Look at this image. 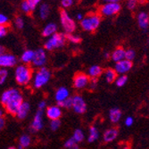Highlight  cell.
Instances as JSON below:
<instances>
[{
  "instance_id": "1",
  "label": "cell",
  "mask_w": 149,
  "mask_h": 149,
  "mask_svg": "<svg viewBox=\"0 0 149 149\" xmlns=\"http://www.w3.org/2000/svg\"><path fill=\"white\" fill-rule=\"evenodd\" d=\"M0 101L9 114L15 116L18 107L23 101V97L18 89L9 88L3 92Z\"/></svg>"
},
{
  "instance_id": "2",
  "label": "cell",
  "mask_w": 149,
  "mask_h": 149,
  "mask_svg": "<svg viewBox=\"0 0 149 149\" xmlns=\"http://www.w3.org/2000/svg\"><path fill=\"white\" fill-rule=\"evenodd\" d=\"M15 78L19 85H28L32 79V69L28 64L23 63L22 65H18L15 71Z\"/></svg>"
},
{
  "instance_id": "3",
  "label": "cell",
  "mask_w": 149,
  "mask_h": 149,
  "mask_svg": "<svg viewBox=\"0 0 149 149\" xmlns=\"http://www.w3.org/2000/svg\"><path fill=\"white\" fill-rule=\"evenodd\" d=\"M101 23V16L98 13H91L80 20V27L85 31L93 32L97 31Z\"/></svg>"
},
{
  "instance_id": "4",
  "label": "cell",
  "mask_w": 149,
  "mask_h": 149,
  "mask_svg": "<svg viewBox=\"0 0 149 149\" xmlns=\"http://www.w3.org/2000/svg\"><path fill=\"white\" fill-rule=\"evenodd\" d=\"M51 75H52L51 72L47 68H46L45 66L40 67L36 72L32 79L33 87L37 89L43 88L49 82V80L51 79Z\"/></svg>"
},
{
  "instance_id": "5",
  "label": "cell",
  "mask_w": 149,
  "mask_h": 149,
  "mask_svg": "<svg viewBox=\"0 0 149 149\" xmlns=\"http://www.w3.org/2000/svg\"><path fill=\"white\" fill-rule=\"evenodd\" d=\"M47 40V42L45 43L44 48L48 51H52L56 48H61L64 47L66 43V37L65 34L61 33V32H56L50 37Z\"/></svg>"
},
{
  "instance_id": "6",
  "label": "cell",
  "mask_w": 149,
  "mask_h": 149,
  "mask_svg": "<svg viewBox=\"0 0 149 149\" xmlns=\"http://www.w3.org/2000/svg\"><path fill=\"white\" fill-rule=\"evenodd\" d=\"M60 22L63 29L66 34L73 33L76 30V22L70 16L69 13L65 9H62L60 11Z\"/></svg>"
},
{
  "instance_id": "7",
  "label": "cell",
  "mask_w": 149,
  "mask_h": 149,
  "mask_svg": "<svg viewBox=\"0 0 149 149\" xmlns=\"http://www.w3.org/2000/svg\"><path fill=\"white\" fill-rule=\"evenodd\" d=\"M121 6L120 3H104L100 7V15L104 16H113L120 13Z\"/></svg>"
},
{
  "instance_id": "8",
  "label": "cell",
  "mask_w": 149,
  "mask_h": 149,
  "mask_svg": "<svg viewBox=\"0 0 149 149\" xmlns=\"http://www.w3.org/2000/svg\"><path fill=\"white\" fill-rule=\"evenodd\" d=\"M47 61V56L45 48H38L34 51V56L32 59V65L36 68H40V67L45 66Z\"/></svg>"
},
{
  "instance_id": "9",
  "label": "cell",
  "mask_w": 149,
  "mask_h": 149,
  "mask_svg": "<svg viewBox=\"0 0 149 149\" xmlns=\"http://www.w3.org/2000/svg\"><path fill=\"white\" fill-rule=\"evenodd\" d=\"M72 110L78 114L85 113L87 111V104L84 98L81 96L76 95V96L72 97Z\"/></svg>"
},
{
  "instance_id": "10",
  "label": "cell",
  "mask_w": 149,
  "mask_h": 149,
  "mask_svg": "<svg viewBox=\"0 0 149 149\" xmlns=\"http://www.w3.org/2000/svg\"><path fill=\"white\" fill-rule=\"evenodd\" d=\"M17 63V58L12 54L3 53L0 55V68H12Z\"/></svg>"
},
{
  "instance_id": "11",
  "label": "cell",
  "mask_w": 149,
  "mask_h": 149,
  "mask_svg": "<svg viewBox=\"0 0 149 149\" xmlns=\"http://www.w3.org/2000/svg\"><path fill=\"white\" fill-rule=\"evenodd\" d=\"M89 76L83 72H78L73 78V86L77 89L85 88L89 82Z\"/></svg>"
},
{
  "instance_id": "12",
  "label": "cell",
  "mask_w": 149,
  "mask_h": 149,
  "mask_svg": "<svg viewBox=\"0 0 149 149\" xmlns=\"http://www.w3.org/2000/svg\"><path fill=\"white\" fill-rule=\"evenodd\" d=\"M43 110H38L35 113V116L32 120V123L31 124V130L32 132L40 131L44 127L43 123Z\"/></svg>"
},
{
  "instance_id": "13",
  "label": "cell",
  "mask_w": 149,
  "mask_h": 149,
  "mask_svg": "<svg viewBox=\"0 0 149 149\" xmlns=\"http://www.w3.org/2000/svg\"><path fill=\"white\" fill-rule=\"evenodd\" d=\"M132 66H133L132 61L124 58L115 63L114 70L117 72V74H126L132 69Z\"/></svg>"
},
{
  "instance_id": "14",
  "label": "cell",
  "mask_w": 149,
  "mask_h": 149,
  "mask_svg": "<svg viewBox=\"0 0 149 149\" xmlns=\"http://www.w3.org/2000/svg\"><path fill=\"white\" fill-rule=\"evenodd\" d=\"M46 115L49 120H56V119H60L62 117L63 112L61 107L56 105H51L48 107H46Z\"/></svg>"
},
{
  "instance_id": "15",
  "label": "cell",
  "mask_w": 149,
  "mask_h": 149,
  "mask_svg": "<svg viewBox=\"0 0 149 149\" xmlns=\"http://www.w3.org/2000/svg\"><path fill=\"white\" fill-rule=\"evenodd\" d=\"M30 111H31V104L28 102L22 101V103L18 107L16 113H15V116L19 120H23V119H25L27 116H28Z\"/></svg>"
},
{
  "instance_id": "16",
  "label": "cell",
  "mask_w": 149,
  "mask_h": 149,
  "mask_svg": "<svg viewBox=\"0 0 149 149\" xmlns=\"http://www.w3.org/2000/svg\"><path fill=\"white\" fill-rule=\"evenodd\" d=\"M118 137V130L115 128L108 129L104 131L103 135V140L105 143H111L114 141Z\"/></svg>"
},
{
  "instance_id": "17",
  "label": "cell",
  "mask_w": 149,
  "mask_h": 149,
  "mask_svg": "<svg viewBox=\"0 0 149 149\" xmlns=\"http://www.w3.org/2000/svg\"><path fill=\"white\" fill-rule=\"evenodd\" d=\"M69 97H70V91L65 87H60L56 90V95H55V98L56 102H62Z\"/></svg>"
},
{
  "instance_id": "18",
  "label": "cell",
  "mask_w": 149,
  "mask_h": 149,
  "mask_svg": "<svg viewBox=\"0 0 149 149\" xmlns=\"http://www.w3.org/2000/svg\"><path fill=\"white\" fill-rule=\"evenodd\" d=\"M138 23L142 30H146L149 25V17L147 13L140 12L138 15Z\"/></svg>"
},
{
  "instance_id": "19",
  "label": "cell",
  "mask_w": 149,
  "mask_h": 149,
  "mask_svg": "<svg viewBox=\"0 0 149 149\" xmlns=\"http://www.w3.org/2000/svg\"><path fill=\"white\" fill-rule=\"evenodd\" d=\"M110 57L113 62H119L125 58V49L123 47H117L110 55Z\"/></svg>"
},
{
  "instance_id": "20",
  "label": "cell",
  "mask_w": 149,
  "mask_h": 149,
  "mask_svg": "<svg viewBox=\"0 0 149 149\" xmlns=\"http://www.w3.org/2000/svg\"><path fill=\"white\" fill-rule=\"evenodd\" d=\"M57 31V25L54 22H50L48 24H47L44 29L42 30V36L45 38H48L51 35H53L54 33H56Z\"/></svg>"
},
{
  "instance_id": "21",
  "label": "cell",
  "mask_w": 149,
  "mask_h": 149,
  "mask_svg": "<svg viewBox=\"0 0 149 149\" xmlns=\"http://www.w3.org/2000/svg\"><path fill=\"white\" fill-rule=\"evenodd\" d=\"M103 73H104L105 81H106V82H108V83L114 82V80H115V79H116V77L118 75L117 72H115V70L113 69V68L106 69L104 72H103Z\"/></svg>"
},
{
  "instance_id": "22",
  "label": "cell",
  "mask_w": 149,
  "mask_h": 149,
  "mask_svg": "<svg viewBox=\"0 0 149 149\" xmlns=\"http://www.w3.org/2000/svg\"><path fill=\"white\" fill-rule=\"evenodd\" d=\"M34 56V51L31 49H27L25 50L21 56V61L24 64H30L32 62Z\"/></svg>"
},
{
  "instance_id": "23",
  "label": "cell",
  "mask_w": 149,
  "mask_h": 149,
  "mask_svg": "<svg viewBox=\"0 0 149 149\" xmlns=\"http://www.w3.org/2000/svg\"><path fill=\"white\" fill-rule=\"evenodd\" d=\"M104 70L102 69V67L99 65H92L89 67V69L88 71V75L89 78H98L103 74Z\"/></svg>"
},
{
  "instance_id": "24",
  "label": "cell",
  "mask_w": 149,
  "mask_h": 149,
  "mask_svg": "<svg viewBox=\"0 0 149 149\" xmlns=\"http://www.w3.org/2000/svg\"><path fill=\"white\" fill-rule=\"evenodd\" d=\"M121 111L119 108H112L109 111V119L113 123H117L121 118Z\"/></svg>"
},
{
  "instance_id": "25",
  "label": "cell",
  "mask_w": 149,
  "mask_h": 149,
  "mask_svg": "<svg viewBox=\"0 0 149 149\" xmlns=\"http://www.w3.org/2000/svg\"><path fill=\"white\" fill-rule=\"evenodd\" d=\"M50 13V6L47 3H43L39 6L38 7V15H39V17L41 18L42 20H45L48 17Z\"/></svg>"
},
{
  "instance_id": "26",
  "label": "cell",
  "mask_w": 149,
  "mask_h": 149,
  "mask_svg": "<svg viewBox=\"0 0 149 149\" xmlns=\"http://www.w3.org/2000/svg\"><path fill=\"white\" fill-rule=\"evenodd\" d=\"M31 144V138L28 134H23L19 139V148H27Z\"/></svg>"
},
{
  "instance_id": "27",
  "label": "cell",
  "mask_w": 149,
  "mask_h": 149,
  "mask_svg": "<svg viewBox=\"0 0 149 149\" xmlns=\"http://www.w3.org/2000/svg\"><path fill=\"white\" fill-rule=\"evenodd\" d=\"M99 138V132L97 127L92 126L89 129V134L88 137V141L89 143H93L96 140H97V139Z\"/></svg>"
},
{
  "instance_id": "28",
  "label": "cell",
  "mask_w": 149,
  "mask_h": 149,
  "mask_svg": "<svg viewBox=\"0 0 149 149\" xmlns=\"http://www.w3.org/2000/svg\"><path fill=\"white\" fill-rule=\"evenodd\" d=\"M72 138L74 139V140L77 142V143H80L82 142L85 139V134L83 132L82 130L80 129H77L74 130L73 132V135H72Z\"/></svg>"
},
{
  "instance_id": "29",
  "label": "cell",
  "mask_w": 149,
  "mask_h": 149,
  "mask_svg": "<svg viewBox=\"0 0 149 149\" xmlns=\"http://www.w3.org/2000/svg\"><path fill=\"white\" fill-rule=\"evenodd\" d=\"M127 80H128V77L125 74H120L119 77L118 76L116 77L114 82H115L117 87L121 88V87H123L127 83Z\"/></svg>"
},
{
  "instance_id": "30",
  "label": "cell",
  "mask_w": 149,
  "mask_h": 149,
  "mask_svg": "<svg viewBox=\"0 0 149 149\" xmlns=\"http://www.w3.org/2000/svg\"><path fill=\"white\" fill-rule=\"evenodd\" d=\"M65 37H66V40H68L69 42L72 44H79L81 41V38L73 33H68L65 35Z\"/></svg>"
},
{
  "instance_id": "31",
  "label": "cell",
  "mask_w": 149,
  "mask_h": 149,
  "mask_svg": "<svg viewBox=\"0 0 149 149\" xmlns=\"http://www.w3.org/2000/svg\"><path fill=\"white\" fill-rule=\"evenodd\" d=\"M72 99L71 97H67L65 100L62 102H57V105L61 108H66V109H72Z\"/></svg>"
},
{
  "instance_id": "32",
  "label": "cell",
  "mask_w": 149,
  "mask_h": 149,
  "mask_svg": "<svg viewBox=\"0 0 149 149\" xmlns=\"http://www.w3.org/2000/svg\"><path fill=\"white\" fill-rule=\"evenodd\" d=\"M63 146L65 148H69V149H77V148H79L78 143L74 140V139L72 137L70 138V139H68L65 141Z\"/></svg>"
},
{
  "instance_id": "33",
  "label": "cell",
  "mask_w": 149,
  "mask_h": 149,
  "mask_svg": "<svg viewBox=\"0 0 149 149\" xmlns=\"http://www.w3.org/2000/svg\"><path fill=\"white\" fill-rule=\"evenodd\" d=\"M8 75L9 72L6 68H0V85H3L6 82Z\"/></svg>"
},
{
  "instance_id": "34",
  "label": "cell",
  "mask_w": 149,
  "mask_h": 149,
  "mask_svg": "<svg viewBox=\"0 0 149 149\" xmlns=\"http://www.w3.org/2000/svg\"><path fill=\"white\" fill-rule=\"evenodd\" d=\"M50 124H49V127L51 129V130L53 131H56L57 130L60 126H61V121H60V119H56V120H50Z\"/></svg>"
},
{
  "instance_id": "35",
  "label": "cell",
  "mask_w": 149,
  "mask_h": 149,
  "mask_svg": "<svg viewBox=\"0 0 149 149\" xmlns=\"http://www.w3.org/2000/svg\"><path fill=\"white\" fill-rule=\"evenodd\" d=\"M21 10L24 13H31L32 11L30 7V5L28 4V2L26 0H23L21 4Z\"/></svg>"
},
{
  "instance_id": "36",
  "label": "cell",
  "mask_w": 149,
  "mask_h": 149,
  "mask_svg": "<svg viewBox=\"0 0 149 149\" xmlns=\"http://www.w3.org/2000/svg\"><path fill=\"white\" fill-rule=\"evenodd\" d=\"M135 57H136V52H135L133 49L125 50V59L132 61Z\"/></svg>"
},
{
  "instance_id": "37",
  "label": "cell",
  "mask_w": 149,
  "mask_h": 149,
  "mask_svg": "<svg viewBox=\"0 0 149 149\" xmlns=\"http://www.w3.org/2000/svg\"><path fill=\"white\" fill-rule=\"evenodd\" d=\"M15 26H16V28H17V29L22 30V29L23 28V27H24V24H25V22H24V19H23L22 17L18 16V17H16V18H15Z\"/></svg>"
},
{
  "instance_id": "38",
  "label": "cell",
  "mask_w": 149,
  "mask_h": 149,
  "mask_svg": "<svg viewBox=\"0 0 149 149\" xmlns=\"http://www.w3.org/2000/svg\"><path fill=\"white\" fill-rule=\"evenodd\" d=\"M26 1L28 2V4L30 5L31 11H34L37 8V6L41 3L42 0H26Z\"/></svg>"
},
{
  "instance_id": "39",
  "label": "cell",
  "mask_w": 149,
  "mask_h": 149,
  "mask_svg": "<svg viewBox=\"0 0 149 149\" xmlns=\"http://www.w3.org/2000/svg\"><path fill=\"white\" fill-rule=\"evenodd\" d=\"M73 0H61V6L63 8H69L73 5Z\"/></svg>"
},
{
  "instance_id": "40",
  "label": "cell",
  "mask_w": 149,
  "mask_h": 149,
  "mask_svg": "<svg viewBox=\"0 0 149 149\" xmlns=\"http://www.w3.org/2000/svg\"><path fill=\"white\" fill-rule=\"evenodd\" d=\"M138 5V0H128L127 2V7L130 10H134Z\"/></svg>"
},
{
  "instance_id": "41",
  "label": "cell",
  "mask_w": 149,
  "mask_h": 149,
  "mask_svg": "<svg viewBox=\"0 0 149 149\" xmlns=\"http://www.w3.org/2000/svg\"><path fill=\"white\" fill-rule=\"evenodd\" d=\"M97 83H98L97 78H91V79H89V82H88V86H89L91 89H94V88H97Z\"/></svg>"
},
{
  "instance_id": "42",
  "label": "cell",
  "mask_w": 149,
  "mask_h": 149,
  "mask_svg": "<svg viewBox=\"0 0 149 149\" xmlns=\"http://www.w3.org/2000/svg\"><path fill=\"white\" fill-rule=\"evenodd\" d=\"M7 32H8V29L6 25H0V38L6 37Z\"/></svg>"
},
{
  "instance_id": "43",
  "label": "cell",
  "mask_w": 149,
  "mask_h": 149,
  "mask_svg": "<svg viewBox=\"0 0 149 149\" xmlns=\"http://www.w3.org/2000/svg\"><path fill=\"white\" fill-rule=\"evenodd\" d=\"M9 22L8 17L5 15V13H0V25H6Z\"/></svg>"
},
{
  "instance_id": "44",
  "label": "cell",
  "mask_w": 149,
  "mask_h": 149,
  "mask_svg": "<svg viewBox=\"0 0 149 149\" xmlns=\"http://www.w3.org/2000/svg\"><path fill=\"white\" fill-rule=\"evenodd\" d=\"M133 123H134V119H133V117H131V116H128V117L125 119V120H124V124H125L127 127L132 126Z\"/></svg>"
},
{
  "instance_id": "45",
  "label": "cell",
  "mask_w": 149,
  "mask_h": 149,
  "mask_svg": "<svg viewBox=\"0 0 149 149\" xmlns=\"http://www.w3.org/2000/svg\"><path fill=\"white\" fill-rule=\"evenodd\" d=\"M38 109L39 110H44L45 108L47 107V104L45 101H40L38 104Z\"/></svg>"
},
{
  "instance_id": "46",
  "label": "cell",
  "mask_w": 149,
  "mask_h": 149,
  "mask_svg": "<svg viewBox=\"0 0 149 149\" xmlns=\"http://www.w3.org/2000/svg\"><path fill=\"white\" fill-rule=\"evenodd\" d=\"M5 126H6V120L3 117H1L0 118V131L5 128Z\"/></svg>"
},
{
  "instance_id": "47",
  "label": "cell",
  "mask_w": 149,
  "mask_h": 149,
  "mask_svg": "<svg viewBox=\"0 0 149 149\" xmlns=\"http://www.w3.org/2000/svg\"><path fill=\"white\" fill-rule=\"evenodd\" d=\"M104 3H120V0H102Z\"/></svg>"
},
{
  "instance_id": "48",
  "label": "cell",
  "mask_w": 149,
  "mask_h": 149,
  "mask_svg": "<svg viewBox=\"0 0 149 149\" xmlns=\"http://www.w3.org/2000/svg\"><path fill=\"white\" fill-rule=\"evenodd\" d=\"M5 51H6L5 47L3 46H0V55H2L3 53H5Z\"/></svg>"
},
{
  "instance_id": "49",
  "label": "cell",
  "mask_w": 149,
  "mask_h": 149,
  "mask_svg": "<svg viewBox=\"0 0 149 149\" xmlns=\"http://www.w3.org/2000/svg\"><path fill=\"white\" fill-rule=\"evenodd\" d=\"M82 18H83L82 13H78V15H77V19H78L79 21H80Z\"/></svg>"
},
{
  "instance_id": "50",
  "label": "cell",
  "mask_w": 149,
  "mask_h": 149,
  "mask_svg": "<svg viewBox=\"0 0 149 149\" xmlns=\"http://www.w3.org/2000/svg\"><path fill=\"white\" fill-rule=\"evenodd\" d=\"M104 58H106V59H109V58H110V54H109V53H104Z\"/></svg>"
},
{
  "instance_id": "51",
  "label": "cell",
  "mask_w": 149,
  "mask_h": 149,
  "mask_svg": "<svg viewBox=\"0 0 149 149\" xmlns=\"http://www.w3.org/2000/svg\"><path fill=\"white\" fill-rule=\"evenodd\" d=\"M3 115H4V111L1 109V108H0V118L3 117Z\"/></svg>"
}]
</instances>
